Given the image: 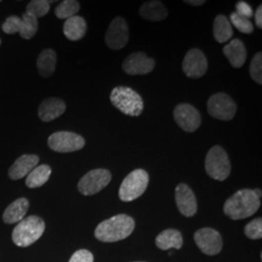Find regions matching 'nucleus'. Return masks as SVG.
Masks as SVG:
<instances>
[{
	"mask_svg": "<svg viewBox=\"0 0 262 262\" xmlns=\"http://www.w3.org/2000/svg\"><path fill=\"white\" fill-rule=\"evenodd\" d=\"M135 228V222L130 215L120 214L101 222L94 230L97 240L104 243L122 241L130 236Z\"/></svg>",
	"mask_w": 262,
	"mask_h": 262,
	"instance_id": "obj_1",
	"label": "nucleus"
},
{
	"mask_svg": "<svg viewBox=\"0 0 262 262\" xmlns=\"http://www.w3.org/2000/svg\"><path fill=\"white\" fill-rule=\"evenodd\" d=\"M260 207V198L252 189H240L225 201L224 212L231 220L238 221L254 215Z\"/></svg>",
	"mask_w": 262,
	"mask_h": 262,
	"instance_id": "obj_2",
	"label": "nucleus"
},
{
	"mask_svg": "<svg viewBox=\"0 0 262 262\" xmlns=\"http://www.w3.org/2000/svg\"><path fill=\"white\" fill-rule=\"evenodd\" d=\"M45 228L43 219L38 215H29L16 225L12 233V240L16 246L27 248L41 238Z\"/></svg>",
	"mask_w": 262,
	"mask_h": 262,
	"instance_id": "obj_3",
	"label": "nucleus"
},
{
	"mask_svg": "<svg viewBox=\"0 0 262 262\" xmlns=\"http://www.w3.org/2000/svg\"><path fill=\"white\" fill-rule=\"evenodd\" d=\"M113 105L126 116L138 117L144 110V102L134 90L127 86H117L110 94Z\"/></svg>",
	"mask_w": 262,
	"mask_h": 262,
	"instance_id": "obj_4",
	"label": "nucleus"
},
{
	"mask_svg": "<svg viewBox=\"0 0 262 262\" xmlns=\"http://www.w3.org/2000/svg\"><path fill=\"white\" fill-rule=\"evenodd\" d=\"M149 185V175L143 169H136L122 181L119 189V196L123 202H130L146 191Z\"/></svg>",
	"mask_w": 262,
	"mask_h": 262,
	"instance_id": "obj_5",
	"label": "nucleus"
},
{
	"mask_svg": "<svg viewBox=\"0 0 262 262\" xmlns=\"http://www.w3.org/2000/svg\"><path fill=\"white\" fill-rule=\"evenodd\" d=\"M207 174L216 181H225L231 172L229 158L221 146H214L208 151L205 159Z\"/></svg>",
	"mask_w": 262,
	"mask_h": 262,
	"instance_id": "obj_6",
	"label": "nucleus"
},
{
	"mask_svg": "<svg viewBox=\"0 0 262 262\" xmlns=\"http://www.w3.org/2000/svg\"><path fill=\"white\" fill-rule=\"evenodd\" d=\"M112 175L107 169H94L88 172L78 183L79 191L85 196L101 191L111 182Z\"/></svg>",
	"mask_w": 262,
	"mask_h": 262,
	"instance_id": "obj_7",
	"label": "nucleus"
},
{
	"mask_svg": "<svg viewBox=\"0 0 262 262\" xmlns=\"http://www.w3.org/2000/svg\"><path fill=\"white\" fill-rule=\"evenodd\" d=\"M84 138L74 132L58 131L53 133L49 139V147L57 152H72L82 150L84 147Z\"/></svg>",
	"mask_w": 262,
	"mask_h": 262,
	"instance_id": "obj_8",
	"label": "nucleus"
},
{
	"mask_svg": "<svg viewBox=\"0 0 262 262\" xmlns=\"http://www.w3.org/2000/svg\"><path fill=\"white\" fill-rule=\"evenodd\" d=\"M208 113L211 117L221 121H230L237 112V105L227 94H215L212 95L207 104Z\"/></svg>",
	"mask_w": 262,
	"mask_h": 262,
	"instance_id": "obj_9",
	"label": "nucleus"
},
{
	"mask_svg": "<svg viewBox=\"0 0 262 262\" xmlns=\"http://www.w3.org/2000/svg\"><path fill=\"white\" fill-rule=\"evenodd\" d=\"M193 239L200 251L207 255H215L222 252L223 238L214 228L204 227L198 229Z\"/></svg>",
	"mask_w": 262,
	"mask_h": 262,
	"instance_id": "obj_10",
	"label": "nucleus"
},
{
	"mask_svg": "<svg viewBox=\"0 0 262 262\" xmlns=\"http://www.w3.org/2000/svg\"><path fill=\"white\" fill-rule=\"evenodd\" d=\"M174 119L186 132L197 130L201 124V116L196 108L189 104H180L174 110Z\"/></svg>",
	"mask_w": 262,
	"mask_h": 262,
	"instance_id": "obj_11",
	"label": "nucleus"
},
{
	"mask_svg": "<svg viewBox=\"0 0 262 262\" xmlns=\"http://www.w3.org/2000/svg\"><path fill=\"white\" fill-rule=\"evenodd\" d=\"M129 31L125 19L122 18H115L110 24L106 33V44L112 50H121L128 42Z\"/></svg>",
	"mask_w": 262,
	"mask_h": 262,
	"instance_id": "obj_12",
	"label": "nucleus"
},
{
	"mask_svg": "<svg viewBox=\"0 0 262 262\" xmlns=\"http://www.w3.org/2000/svg\"><path fill=\"white\" fill-rule=\"evenodd\" d=\"M208 69L206 56L199 49H191L187 53L183 61L185 74L193 79L205 75Z\"/></svg>",
	"mask_w": 262,
	"mask_h": 262,
	"instance_id": "obj_13",
	"label": "nucleus"
},
{
	"mask_svg": "<svg viewBox=\"0 0 262 262\" xmlns=\"http://www.w3.org/2000/svg\"><path fill=\"white\" fill-rule=\"evenodd\" d=\"M155 60L144 53H133L125 58L122 69L129 75H146L154 70Z\"/></svg>",
	"mask_w": 262,
	"mask_h": 262,
	"instance_id": "obj_14",
	"label": "nucleus"
},
{
	"mask_svg": "<svg viewBox=\"0 0 262 262\" xmlns=\"http://www.w3.org/2000/svg\"><path fill=\"white\" fill-rule=\"evenodd\" d=\"M175 199L182 215L190 217L196 214L197 200L192 189L186 184H179L175 189Z\"/></svg>",
	"mask_w": 262,
	"mask_h": 262,
	"instance_id": "obj_15",
	"label": "nucleus"
},
{
	"mask_svg": "<svg viewBox=\"0 0 262 262\" xmlns=\"http://www.w3.org/2000/svg\"><path fill=\"white\" fill-rule=\"evenodd\" d=\"M64 101L56 97L45 99L38 108V117L43 122H52L66 112Z\"/></svg>",
	"mask_w": 262,
	"mask_h": 262,
	"instance_id": "obj_16",
	"label": "nucleus"
},
{
	"mask_svg": "<svg viewBox=\"0 0 262 262\" xmlns=\"http://www.w3.org/2000/svg\"><path fill=\"white\" fill-rule=\"evenodd\" d=\"M39 157L36 155H24L17 159L10 167L8 175L12 180H19L28 176V174L37 166Z\"/></svg>",
	"mask_w": 262,
	"mask_h": 262,
	"instance_id": "obj_17",
	"label": "nucleus"
},
{
	"mask_svg": "<svg viewBox=\"0 0 262 262\" xmlns=\"http://www.w3.org/2000/svg\"><path fill=\"white\" fill-rule=\"evenodd\" d=\"M29 201L27 198H19L12 202L3 213V221L7 225L19 223L28 213Z\"/></svg>",
	"mask_w": 262,
	"mask_h": 262,
	"instance_id": "obj_18",
	"label": "nucleus"
},
{
	"mask_svg": "<svg viewBox=\"0 0 262 262\" xmlns=\"http://www.w3.org/2000/svg\"><path fill=\"white\" fill-rule=\"evenodd\" d=\"M224 54L234 68H240L247 59V50L240 39H234L224 48Z\"/></svg>",
	"mask_w": 262,
	"mask_h": 262,
	"instance_id": "obj_19",
	"label": "nucleus"
},
{
	"mask_svg": "<svg viewBox=\"0 0 262 262\" xmlns=\"http://www.w3.org/2000/svg\"><path fill=\"white\" fill-rule=\"evenodd\" d=\"M156 244L159 249L163 251L170 249L180 250L183 246V236L176 229H165L157 236Z\"/></svg>",
	"mask_w": 262,
	"mask_h": 262,
	"instance_id": "obj_20",
	"label": "nucleus"
},
{
	"mask_svg": "<svg viewBox=\"0 0 262 262\" xmlns=\"http://www.w3.org/2000/svg\"><path fill=\"white\" fill-rule=\"evenodd\" d=\"M139 14L141 17L148 20L160 21L168 16V10L160 1H149L144 3L140 7Z\"/></svg>",
	"mask_w": 262,
	"mask_h": 262,
	"instance_id": "obj_21",
	"label": "nucleus"
},
{
	"mask_svg": "<svg viewBox=\"0 0 262 262\" xmlns=\"http://www.w3.org/2000/svg\"><path fill=\"white\" fill-rule=\"evenodd\" d=\"M86 23L82 17L74 16L66 20L63 33L71 41H78L84 37L86 32Z\"/></svg>",
	"mask_w": 262,
	"mask_h": 262,
	"instance_id": "obj_22",
	"label": "nucleus"
},
{
	"mask_svg": "<svg viewBox=\"0 0 262 262\" xmlns=\"http://www.w3.org/2000/svg\"><path fill=\"white\" fill-rule=\"evenodd\" d=\"M56 66V54L55 51L47 49L44 50L37 59V69L42 77H51L55 73Z\"/></svg>",
	"mask_w": 262,
	"mask_h": 262,
	"instance_id": "obj_23",
	"label": "nucleus"
},
{
	"mask_svg": "<svg viewBox=\"0 0 262 262\" xmlns=\"http://www.w3.org/2000/svg\"><path fill=\"white\" fill-rule=\"evenodd\" d=\"M52 174V169L46 164H42L33 169L27 177L26 185L29 188H37L45 185Z\"/></svg>",
	"mask_w": 262,
	"mask_h": 262,
	"instance_id": "obj_24",
	"label": "nucleus"
},
{
	"mask_svg": "<svg viewBox=\"0 0 262 262\" xmlns=\"http://www.w3.org/2000/svg\"><path fill=\"white\" fill-rule=\"evenodd\" d=\"M214 37L219 43L227 42L233 35V29L229 19L225 15H219L214 21Z\"/></svg>",
	"mask_w": 262,
	"mask_h": 262,
	"instance_id": "obj_25",
	"label": "nucleus"
},
{
	"mask_svg": "<svg viewBox=\"0 0 262 262\" xmlns=\"http://www.w3.org/2000/svg\"><path fill=\"white\" fill-rule=\"evenodd\" d=\"M38 30V19L29 13H25L21 18V25L19 29V35L24 39L34 37Z\"/></svg>",
	"mask_w": 262,
	"mask_h": 262,
	"instance_id": "obj_26",
	"label": "nucleus"
},
{
	"mask_svg": "<svg viewBox=\"0 0 262 262\" xmlns=\"http://www.w3.org/2000/svg\"><path fill=\"white\" fill-rule=\"evenodd\" d=\"M80 10V3L75 0H64L58 4L55 14L58 19H67L76 16Z\"/></svg>",
	"mask_w": 262,
	"mask_h": 262,
	"instance_id": "obj_27",
	"label": "nucleus"
},
{
	"mask_svg": "<svg viewBox=\"0 0 262 262\" xmlns=\"http://www.w3.org/2000/svg\"><path fill=\"white\" fill-rule=\"evenodd\" d=\"M50 3L45 0H33L30 1L27 6V13L33 15L36 18L46 16L50 11Z\"/></svg>",
	"mask_w": 262,
	"mask_h": 262,
	"instance_id": "obj_28",
	"label": "nucleus"
},
{
	"mask_svg": "<svg viewBox=\"0 0 262 262\" xmlns=\"http://www.w3.org/2000/svg\"><path fill=\"white\" fill-rule=\"evenodd\" d=\"M235 28H237L240 32L245 34H251L253 31V26L252 21L249 19L243 18L239 16L237 13H231L230 14V20Z\"/></svg>",
	"mask_w": 262,
	"mask_h": 262,
	"instance_id": "obj_29",
	"label": "nucleus"
},
{
	"mask_svg": "<svg viewBox=\"0 0 262 262\" xmlns=\"http://www.w3.org/2000/svg\"><path fill=\"white\" fill-rule=\"evenodd\" d=\"M245 235L252 239V240H258L261 239L262 237V219L257 217L255 220L249 223L245 226Z\"/></svg>",
	"mask_w": 262,
	"mask_h": 262,
	"instance_id": "obj_30",
	"label": "nucleus"
},
{
	"mask_svg": "<svg viewBox=\"0 0 262 262\" xmlns=\"http://www.w3.org/2000/svg\"><path fill=\"white\" fill-rule=\"evenodd\" d=\"M250 74L253 81L257 84H262V54L257 53L253 56L250 66Z\"/></svg>",
	"mask_w": 262,
	"mask_h": 262,
	"instance_id": "obj_31",
	"label": "nucleus"
},
{
	"mask_svg": "<svg viewBox=\"0 0 262 262\" xmlns=\"http://www.w3.org/2000/svg\"><path fill=\"white\" fill-rule=\"evenodd\" d=\"M21 19L16 16H11L2 25V30L7 34H16L19 32Z\"/></svg>",
	"mask_w": 262,
	"mask_h": 262,
	"instance_id": "obj_32",
	"label": "nucleus"
},
{
	"mask_svg": "<svg viewBox=\"0 0 262 262\" xmlns=\"http://www.w3.org/2000/svg\"><path fill=\"white\" fill-rule=\"evenodd\" d=\"M94 254L88 250H79L71 256L69 262H94Z\"/></svg>",
	"mask_w": 262,
	"mask_h": 262,
	"instance_id": "obj_33",
	"label": "nucleus"
},
{
	"mask_svg": "<svg viewBox=\"0 0 262 262\" xmlns=\"http://www.w3.org/2000/svg\"><path fill=\"white\" fill-rule=\"evenodd\" d=\"M239 16L250 19L253 15V8L251 7L250 4H248L245 1H239L236 4V12Z\"/></svg>",
	"mask_w": 262,
	"mask_h": 262,
	"instance_id": "obj_34",
	"label": "nucleus"
},
{
	"mask_svg": "<svg viewBox=\"0 0 262 262\" xmlns=\"http://www.w3.org/2000/svg\"><path fill=\"white\" fill-rule=\"evenodd\" d=\"M255 24L259 28H262V6H258L255 12Z\"/></svg>",
	"mask_w": 262,
	"mask_h": 262,
	"instance_id": "obj_35",
	"label": "nucleus"
},
{
	"mask_svg": "<svg viewBox=\"0 0 262 262\" xmlns=\"http://www.w3.org/2000/svg\"><path fill=\"white\" fill-rule=\"evenodd\" d=\"M186 3L187 4H190V5H193V6H200V5H202V4H204L205 3V1H203V0H200V1H192V0H189V1H185Z\"/></svg>",
	"mask_w": 262,
	"mask_h": 262,
	"instance_id": "obj_36",
	"label": "nucleus"
},
{
	"mask_svg": "<svg viewBox=\"0 0 262 262\" xmlns=\"http://www.w3.org/2000/svg\"><path fill=\"white\" fill-rule=\"evenodd\" d=\"M253 191H254V193H255L257 196L259 197V198L261 197V190H260V189H254Z\"/></svg>",
	"mask_w": 262,
	"mask_h": 262,
	"instance_id": "obj_37",
	"label": "nucleus"
},
{
	"mask_svg": "<svg viewBox=\"0 0 262 262\" xmlns=\"http://www.w3.org/2000/svg\"><path fill=\"white\" fill-rule=\"evenodd\" d=\"M134 262H144V261H134Z\"/></svg>",
	"mask_w": 262,
	"mask_h": 262,
	"instance_id": "obj_38",
	"label": "nucleus"
},
{
	"mask_svg": "<svg viewBox=\"0 0 262 262\" xmlns=\"http://www.w3.org/2000/svg\"><path fill=\"white\" fill-rule=\"evenodd\" d=\"M0 44H1V40H0Z\"/></svg>",
	"mask_w": 262,
	"mask_h": 262,
	"instance_id": "obj_39",
	"label": "nucleus"
}]
</instances>
